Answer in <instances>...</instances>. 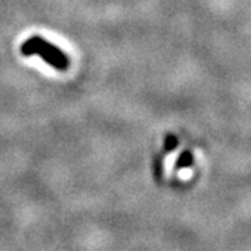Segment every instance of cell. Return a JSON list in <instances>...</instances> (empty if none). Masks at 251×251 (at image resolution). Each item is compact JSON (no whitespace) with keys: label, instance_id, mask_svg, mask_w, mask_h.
Instances as JSON below:
<instances>
[{"label":"cell","instance_id":"1","mask_svg":"<svg viewBox=\"0 0 251 251\" xmlns=\"http://www.w3.org/2000/svg\"><path fill=\"white\" fill-rule=\"evenodd\" d=\"M21 52L24 56H34L38 54L41 56L48 64H50L56 70L64 72L69 69L70 60L67 57V54L62 52L57 46L49 44L41 36H32L27 39L23 45H21Z\"/></svg>","mask_w":251,"mask_h":251},{"label":"cell","instance_id":"2","mask_svg":"<svg viewBox=\"0 0 251 251\" xmlns=\"http://www.w3.org/2000/svg\"><path fill=\"white\" fill-rule=\"evenodd\" d=\"M193 163V156L190 152H183L180 155V158L177 159V163H176V169H181V168H188L191 166Z\"/></svg>","mask_w":251,"mask_h":251},{"label":"cell","instance_id":"3","mask_svg":"<svg viewBox=\"0 0 251 251\" xmlns=\"http://www.w3.org/2000/svg\"><path fill=\"white\" fill-rule=\"evenodd\" d=\"M176 147H177V138L175 135H169L166 138V141H165V151L166 152H171Z\"/></svg>","mask_w":251,"mask_h":251}]
</instances>
